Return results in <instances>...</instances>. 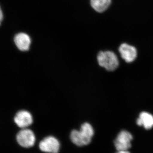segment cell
<instances>
[{"label": "cell", "instance_id": "obj_1", "mask_svg": "<svg viewBox=\"0 0 153 153\" xmlns=\"http://www.w3.org/2000/svg\"><path fill=\"white\" fill-rule=\"evenodd\" d=\"M99 65L108 71H113L119 66V60L117 55L112 51H101L97 56Z\"/></svg>", "mask_w": 153, "mask_h": 153}, {"label": "cell", "instance_id": "obj_2", "mask_svg": "<svg viewBox=\"0 0 153 153\" xmlns=\"http://www.w3.org/2000/svg\"><path fill=\"white\" fill-rule=\"evenodd\" d=\"M17 142L21 146L28 148L33 146L36 141V137L31 130L22 128L17 134Z\"/></svg>", "mask_w": 153, "mask_h": 153}, {"label": "cell", "instance_id": "obj_3", "mask_svg": "<svg viewBox=\"0 0 153 153\" xmlns=\"http://www.w3.org/2000/svg\"><path fill=\"white\" fill-rule=\"evenodd\" d=\"M133 136L129 132L122 131L117 135L114 141L116 149L118 151L128 150L131 146Z\"/></svg>", "mask_w": 153, "mask_h": 153}, {"label": "cell", "instance_id": "obj_4", "mask_svg": "<svg viewBox=\"0 0 153 153\" xmlns=\"http://www.w3.org/2000/svg\"><path fill=\"white\" fill-rule=\"evenodd\" d=\"M39 149L42 152L49 153H58L60 144L54 137L49 136L44 138L39 143Z\"/></svg>", "mask_w": 153, "mask_h": 153}, {"label": "cell", "instance_id": "obj_5", "mask_svg": "<svg viewBox=\"0 0 153 153\" xmlns=\"http://www.w3.org/2000/svg\"><path fill=\"white\" fill-rule=\"evenodd\" d=\"M14 122L20 128H25L31 125L33 122L32 114L27 110L19 111L14 118Z\"/></svg>", "mask_w": 153, "mask_h": 153}, {"label": "cell", "instance_id": "obj_6", "mask_svg": "<svg viewBox=\"0 0 153 153\" xmlns=\"http://www.w3.org/2000/svg\"><path fill=\"white\" fill-rule=\"evenodd\" d=\"M121 57L127 63H131L137 57V50L135 47L126 43L122 44L119 48Z\"/></svg>", "mask_w": 153, "mask_h": 153}, {"label": "cell", "instance_id": "obj_7", "mask_svg": "<svg viewBox=\"0 0 153 153\" xmlns=\"http://www.w3.org/2000/svg\"><path fill=\"white\" fill-rule=\"evenodd\" d=\"M14 43L19 50L27 51L30 49L31 40L29 35L24 33L17 34L14 37Z\"/></svg>", "mask_w": 153, "mask_h": 153}, {"label": "cell", "instance_id": "obj_8", "mask_svg": "<svg viewBox=\"0 0 153 153\" xmlns=\"http://www.w3.org/2000/svg\"><path fill=\"white\" fill-rule=\"evenodd\" d=\"M83 145L89 144L94 134V130L91 125L88 123L82 124L79 130Z\"/></svg>", "mask_w": 153, "mask_h": 153}, {"label": "cell", "instance_id": "obj_9", "mask_svg": "<svg viewBox=\"0 0 153 153\" xmlns=\"http://www.w3.org/2000/svg\"><path fill=\"white\" fill-rule=\"evenodd\" d=\"M137 124L140 126H143L146 129H150L153 127V116L148 112H141L137 119Z\"/></svg>", "mask_w": 153, "mask_h": 153}, {"label": "cell", "instance_id": "obj_10", "mask_svg": "<svg viewBox=\"0 0 153 153\" xmlns=\"http://www.w3.org/2000/svg\"><path fill=\"white\" fill-rule=\"evenodd\" d=\"M111 3V0H90L91 7L98 13H103L106 11Z\"/></svg>", "mask_w": 153, "mask_h": 153}, {"label": "cell", "instance_id": "obj_11", "mask_svg": "<svg viewBox=\"0 0 153 153\" xmlns=\"http://www.w3.org/2000/svg\"><path fill=\"white\" fill-rule=\"evenodd\" d=\"M70 137L72 142L76 146H84L79 131L76 129L73 130L70 133Z\"/></svg>", "mask_w": 153, "mask_h": 153}, {"label": "cell", "instance_id": "obj_12", "mask_svg": "<svg viewBox=\"0 0 153 153\" xmlns=\"http://www.w3.org/2000/svg\"><path fill=\"white\" fill-rule=\"evenodd\" d=\"M117 153H130L128 150L126 151H118L117 152Z\"/></svg>", "mask_w": 153, "mask_h": 153}, {"label": "cell", "instance_id": "obj_13", "mask_svg": "<svg viewBox=\"0 0 153 153\" xmlns=\"http://www.w3.org/2000/svg\"><path fill=\"white\" fill-rule=\"evenodd\" d=\"M3 19V15L2 13V10H1V18H0V19H1V22L2 21Z\"/></svg>", "mask_w": 153, "mask_h": 153}]
</instances>
